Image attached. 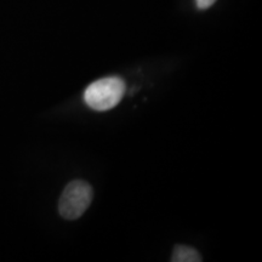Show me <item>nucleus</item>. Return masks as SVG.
I'll list each match as a JSON object with an SVG mask.
<instances>
[{
    "instance_id": "2",
    "label": "nucleus",
    "mask_w": 262,
    "mask_h": 262,
    "mask_svg": "<svg viewBox=\"0 0 262 262\" xmlns=\"http://www.w3.org/2000/svg\"><path fill=\"white\" fill-rule=\"evenodd\" d=\"M94 198L93 187L83 180H74L66 186L58 201V212L64 220H77L88 210Z\"/></svg>"
},
{
    "instance_id": "4",
    "label": "nucleus",
    "mask_w": 262,
    "mask_h": 262,
    "mask_svg": "<svg viewBox=\"0 0 262 262\" xmlns=\"http://www.w3.org/2000/svg\"><path fill=\"white\" fill-rule=\"evenodd\" d=\"M216 3V0H195V5L199 10H206L212 6Z\"/></svg>"
},
{
    "instance_id": "1",
    "label": "nucleus",
    "mask_w": 262,
    "mask_h": 262,
    "mask_svg": "<svg viewBox=\"0 0 262 262\" xmlns=\"http://www.w3.org/2000/svg\"><path fill=\"white\" fill-rule=\"evenodd\" d=\"M126 85L120 77H107L91 83L84 91V101L91 110L106 112L122 101Z\"/></svg>"
},
{
    "instance_id": "3",
    "label": "nucleus",
    "mask_w": 262,
    "mask_h": 262,
    "mask_svg": "<svg viewBox=\"0 0 262 262\" xmlns=\"http://www.w3.org/2000/svg\"><path fill=\"white\" fill-rule=\"evenodd\" d=\"M203 260L201 254L192 247L176 245L172 251V262H201Z\"/></svg>"
}]
</instances>
